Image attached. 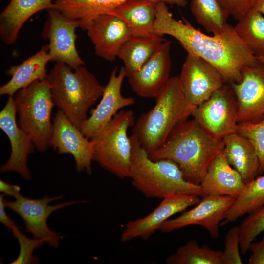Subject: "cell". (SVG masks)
Wrapping results in <instances>:
<instances>
[{
    "instance_id": "obj_31",
    "label": "cell",
    "mask_w": 264,
    "mask_h": 264,
    "mask_svg": "<svg viewBox=\"0 0 264 264\" xmlns=\"http://www.w3.org/2000/svg\"><path fill=\"white\" fill-rule=\"evenodd\" d=\"M248 214L239 226L240 250L243 255L256 238L264 232V205Z\"/></svg>"
},
{
    "instance_id": "obj_30",
    "label": "cell",
    "mask_w": 264,
    "mask_h": 264,
    "mask_svg": "<svg viewBox=\"0 0 264 264\" xmlns=\"http://www.w3.org/2000/svg\"><path fill=\"white\" fill-rule=\"evenodd\" d=\"M222 251L211 249L208 245L199 246L194 240L189 241L169 255L168 264H221Z\"/></svg>"
},
{
    "instance_id": "obj_3",
    "label": "cell",
    "mask_w": 264,
    "mask_h": 264,
    "mask_svg": "<svg viewBox=\"0 0 264 264\" xmlns=\"http://www.w3.org/2000/svg\"><path fill=\"white\" fill-rule=\"evenodd\" d=\"M155 99L154 106L139 117L132 130V134L148 154L159 147L196 108L185 97L178 76L170 77Z\"/></svg>"
},
{
    "instance_id": "obj_24",
    "label": "cell",
    "mask_w": 264,
    "mask_h": 264,
    "mask_svg": "<svg viewBox=\"0 0 264 264\" xmlns=\"http://www.w3.org/2000/svg\"><path fill=\"white\" fill-rule=\"evenodd\" d=\"M223 152L229 164L247 184L258 176L259 161L250 141L236 132L223 138Z\"/></svg>"
},
{
    "instance_id": "obj_23",
    "label": "cell",
    "mask_w": 264,
    "mask_h": 264,
    "mask_svg": "<svg viewBox=\"0 0 264 264\" xmlns=\"http://www.w3.org/2000/svg\"><path fill=\"white\" fill-rule=\"evenodd\" d=\"M48 51V44L44 45L21 64L11 66L6 71L11 78L0 87V95L13 96L20 89L45 79L47 64L51 61Z\"/></svg>"
},
{
    "instance_id": "obj_19",
    "label": "cell",
    "mask_w": 264,
    "mask_h": 264,
    "mask_svg": "<svg viewBox=\"0 0 264 264\" xmlns=\"http://www.w3.org/2000/svg\"><path fill=\"white\" fill-rule=\"evenodd\" d=\"M86 30L94 45L95 54L110 62L116 59L123 44L132 36L127 24L112 13L96 17Z\"/></svg>"
},
{
    "instance_id": "obj_5",
    "label": "cell",
    "mask_w": 264,
    "mask_h": 264,
    "mask_svg": "<svg viewBox=\"0 0 264 264\" xmlns=\"http://www.w3.org/2000/svg\"><path fill=\"white\" fill-rule=\"evenodd\" d=\"M132 144L130 177L132 185L146 197L164 198L174 193L202 196L200 185L188 181L179 166L169 159L153 160L136 138Z\"/></svg>"
},
{
    "instance_id": "obj_26",
    "label": "cell",
    "mask_w": 264,
    "mask_h": 264,
    "mask_svg": "<svg viewBox=\"0 0 264 264\" xmlns=\"http://www.w3.org/2000/svg\"><path fill=\"white\" fill-rule=\"evenodd\" d=\"M163 36H132L122 45L117 57L124 64L126 77L139 70L164 41Z\"/></svg>"
},
{
    "instance_id": "obj_25",
    "label": "cell",
    "mask_w": 264,
    "mask_h": 264,
    "mask_svg": "<svg viewBox=\"0 0 264 264\" xmlns=\"http://www.w3.org/2000/svg\"><path fill=\"white\" fill-rule=\"evenodd\" d=\"M151 0H128L114 9L112 13L122 20L132 36L151 35L154 32L156 3Z\"/></svg>"
},
{
    "instance_id": "obj_9",
    "label": "cell",
    "mask_w": 264,
    "mask_h": 264,
    "mask_svg": "<svg viewBox=\"0 0 264 264\" xmlns=\"http://www.w3.org/2000/svg\"><path fill=\"white\" fill-rule=\"evenodd\" d=\"M62 195L54 197H44L40 199H31L20 193L15 196L14 201L4 199L6 208L17 213L23 220L26 231L33 238L42 240L50 246L57 248L59 241L63 237L59 233L51 230L47 220L52 213L59 209L75 204L77 201H70L54 205L50 203L63 198Z\"/></svg>"
},
{
    "instance_id": "obj_11",
    "label": "cell",
    "mask_w": 264,
    "mask_h": 264,
    "mask_svg": "<svg viewBox=\"0 0 264 264\" xmlns=\"http://www.w3.org/2000/svg\"><path fill=\"white\" fill-rule=\"evenodd\" d=\"M178 78L186 100L196 107L226 83L215 66L201 57L189 53Z\"/></svg>"
},
{
    "instance_id": "obj_18",
    "label": "cell",
    "mask_w": 264,
    "mask_h": 264,
    "mask_svg": "<svg viewBox=\"0 0 264 264\" xmlns=\"http://www.w3.org/2000/svg\"><path fill=\"white\" fill-rule=\"evenodd\" d=\"M171 44L164 40L139 70L127 77L138 96L155 98L170 78Z\"/></svg>"
},
{
    "instance_id": "obj_1",
    "label": "cell",
    "mask_w": 264,
    "mask_h": 264,
    "mask_svg": "<svg viewBox=\"0 0 264 264\" xmlns=\"http://www.w3.org/2000/svg\"><path fill=\"white\" fill-rule=\"evenodd\" d=\"M156 9L154 32L173 37L187 53L210 63L219 70L226 83L240 82L243 68L258 62L232 25L223 33L210 36L195 28L186 19L174 18L165 2H157Z\"/></svg>"
},
{
    "instance_id": "obj_16",
    "label": "cell",
    "mask_w": 264,
    "mask_h": 264,
    "mask_svg": "<svg viewBox=\"0 0 264 264\" xmlns=\"http://www.w3.org/2000/svg\"><path fill=\"white\" fill-rule=\"evenodd\" d=\"M230 85L237 99L238 123L264 118V63L258 60L244 67L241 81Z\"/></svg>"
},
{
    "instance_id": "obj_34",
    "label": "cell",
    "mask_w": 264,
    "mask_h": 264,
    "mask_svg": "<svg viewBox=\"0 0 264 264\" xmlns=\"http://www.w3.org/2000/svg\"><path fill=\"white\" fill-rule=\"evenodd\" d=\"M240 248L239 226H235L229 229L226 234L221 264H242Z\"/></svg>"
},
{
    "instance_id": "obj_7",
    "label": "cell",
    "mask_w": 264,
    "mask_h": 264,
    "mask_svg": "<svg viewBox=\"0 0 264 264\" xmlns=\"http://www.w3.org/2000/svg\"><path fill=\"white\" fill-rule=\"evenodd\" d=\"M134 124L132 110L119 111L90 139L93 148V160L120 178L130 177L132 144L128 131Z\"/></svg>"
},
{
    "instance_id": "obj_2",
    "label": "cell",
    "mask_w": 264,
    "mask_h": 264,
    "mask_svg": "<svg viewBox=\"0 0 264 264\" xmlns=\"http://www.w3.org/2000/svg\"><path fill=\"white\" fill-rule=\"evenodd\" d=\"M224 146L223 139L214 136L193 119L176 126L164 142L148 154L153 160L174 161L188 181L200 185L210 164Z\"/></svg>"
},
{
    "instance_id": "obj_36",
    "label": "cell",
    "mask_w": 264,
    "mask_h": 264,
    "mask_svg": "<svg viewBox=\"0 0 264 264\" xmlns=\"http://www.w3.org/2000/svg\"><path fill=\"white\" fill-rule=\"evenodd\" d=\"M248 250L252 252L249 264H264V234L260 241L250 244Z\"/></svg>"
},
{
    "instance_id": "obj_28",
    "label": "cell",
    "mask_w": 264,
    "mask_h": 264,
    "mask_svg": "<svg viewBox=\"0 0 264 264\" xmlns=\"http://www.w3.org/2000/svg\"><path fill=\"white\" fill-rule=\"evenodd\" d=\"M264 205V175L258 176L244 188L226 213L220 226L235 221Z\"/></svg>"
},
{
    "instance_id": "obj_20",
    "label": "cell",
    "mask_w": 264,
    "mask_h": 264,
    "mask_svg": "<svg viewBox=\"0 0 264 264\" xmlns=\"http://www.w3.org/2000/svg\"><path fill=\"white\" fill-rule=\"evenodd\" d=\"M128 0H55V8L74 21L78 28L86 30L89 23L100 15L109 13ZM167 4L185 7L187 0H151Z\"/></svg>"
},
{
    "instance_id": "obj_39",
    "label": "cell",
    "mask_w": 264,
    "mask_h": 264,
    "mask_svg": "<svg viewBox=\"0 0 264 264\" xmlns=\"http://www.w3.org/2000/svg\"><path fill=\"white\" fill-rule=\"evenodd\" d=\"M254 11H258L264 16V0H261Z\"/></svg>"
},
{
    "instance_id": "obj_8",
    "label": "cell",
    "mask_w": 264,
    "mask_h": 264,
    "mask_svg": "<svg viewBox=\"0 0 264 264\" xmlns=\"http://www.w3.org/2000/svg\"><path fill=\"white\" fill-rule=\"evenodd\" d=\"M192 116L217 138L223 139L236 132L238 125V104L231 85L225 83L197 106Z\"/></svg>"
},
{
    "instance_id": "obj_40",
    "label": "cell",
    "mask_w": 264,
    "mask_h": 264,
    "mask_svg": "<svg viewBox=\"0 0 264 264\" xmlns=\"http://www.w3.org/2000/svg\"><path fill=\"white\" fill-rule=\"evenodd\" d=\"M257 59H258V61L264 63V56L259 57V58H258Z\"/></svg>"
},
{
    "instance_id": "obj_38",
    "label": "cell",
    "mask_w": 264,
    "mask_h": 264,
    "mask_svg": "<svg viewBox=\"0 0 264 264\" xmlns=\"http://www.w3.org/2000/svg\"><path fill=\"white\" fill-rule=\"evenodd\" d=\"M21 187L16 185L8 183L2 179L0 180V191L5 195L13 197L19 194Z\"/></svg>"
},
{
    "instance_id": "obj_32",
    "label": "cell",
    "mask_w": 264,
    "mask_h": 264,
    "mask_svg": "<svg viewBox=\"0 0 264 264\" xmlns=\"http://www.w3.org/2000/svg\"><path fill=\"white\" fill-rule=\"evenodd\" d=\"M236 132L254 146L259 161L258 176L261 175L264 172V118L255 123H238Z\"/></svg>"
},
{
    "instance_id": "obj_12",
    "label": "cell",
    "mask_w": 264,
    "mask_h": 264,
    "mask_svg": "<svg viewBox=\"0 0 264 264\" xmlns=\"http://www.w3.org/2000/svg\"><path fill=\"white\" fill-rule=\"evenodd\" d=\"M47 11L48 18L42 35L49 40L51 61L65 63L73 69L83 66L85 62L76 47L77 23L54 8Z\"/></svg>"
},
{
    "instance_id": "obj_17",
    "label": "cell",
    "mask_w": 264,
    "mask_h": 264,
    "mask_svg": "<svg viewBox=\"0 0 264 264\" xmlns=\"http://www.w3.org/2000/svg\"><path fill=\"white\" fill-rule=\"evenodd\" d=\"M16 115L13 96H9L0 112V128L9 139L11 154L0 170L2 173L16 172L24 179L29 180L31 176L27 166V158L35 146L29 135L19 127Z\"/></svg>"
},
{
    "instance_id": "obj_21",
    "label": "cell",
    "mask_w": 264,
    "mask_h": 264,
    "mask_svg": "<svg viewBox=\"0 0 264 264\" xmlns=\"http://www.w3.org/2000/svg\"><path fill=\"white\" fill-rule=\"evenodd\" d=\"M245 184L240 174L229 164L222 151L210 164L200 185L203 196L227 195L236 199Z\"/></svg>"
},
{
    "instance_id": "obj_10",
    "label": "cell",
    "mask_w": 264,
    "mask_h": 264,
    "mask_svg": "<svg viewBox=\"0 0 264 264\" xmlns=\"http://www.w3.org/2000/svg\"><path fill=\"white\" fill-rule=\"evenodd\" d=\"M235 198L227 195H204L192 209L165 221L158 230L171 232L186 226L197 225L205 228L213 239L220 236V224Z\"/></svg>"
},
{
    "instance_id": "obj_6",
    "label": "cell",
    "mask_w": 264,
    "mask_h": 264,
    "mask_svg": "<svg viewBox=\"0 0 264 264\" xmlns=\"http://www.w3.org/2000/svg\"><path fill=\"white\" fill-rule=\"evenodd\" d=\"M19 127L30 137L40 152L47 150L53 131L51 114L53 106L47 80L37 81L13 96Z\"/></svg>"
},
{
    "instance_id": "obj_37",
    "label": "cell",
    "mask_w": 264,
    "mask_h": 264,
    "mask_svg": "<svg viewBox=\"0 0 264 264\" xmlns=\"http://www.w3.org/2000/svg\"><path fill=\"white\" fill-rule=\"evenodd\" d=\"M4 196L3 194L0 195V222L10 230L11 227L16 223L6 212Z\"/></svg>"
},
{
    "instance_id": "obj_35",
    "label": "cell",
    "mask_w": 264,
    "mask_h": 264,
    "mask_svg": "<svg viewBox=\"0 0 264 264\" xmlns=\"http://www.w3.org/2000/svg\"><path fill=\"white\" fill-rule=\"evenodd\" d=\"M234 19L239 21L254 12L261 0H218Z\"/></svg>"
},
{
    "instance_id": "obj_4",
    "label": "cell",
    "mask_w": 264,
    "mask_h": 264,
    "mask_svg": "<svg viewBox=\"0 0 264 264\" xmlns=\"http://www.w3.org/2000/svg\"><path fill=\"white\" fill-rule=\"evenodd\" d=\"M54 104L80 129L88 118L87 112L102 96L105 86L85 67L73 69L56 62L46 78Z\"/></svg>"
},
{
    "instance_id": "obj_13",
    "label": "cell",
    "mask_w": 264,
    "mask_h": 264,
    "mask_svg": "<svg viewBox=\"0 0 264 264\" xmlns=\"http://www.w3.org/2000/svg\"><path fill=\"white\" fill-rule=\"evenodd\" d=\"M52 123L50 146L59 154H71L74 159L77 171L91 174L93 156L91 140L87 138L80 129L59 110Z\"/></svg>"
},
{
    "instance_id": "obj_29",
    "label": "cell",
    "mask_w": 264,
    "mask_h": 264,
    "mask_svg": "<svg viewBox=\"0 0 264 264\" xmlns=\"http://www.w3.org/2000/svg\"><path fill=\"white\" fill-rule=\"evenodd\" d=\"M234 29L252 54L264 56V16L254 11L238 21Z\"/></svg>"
},
{
    "instance_id": "obj_22",
    "label": "cell",
    "mask_w": 264,
    "mask_h": 264,
    "mask_svg": "<svg viewBox=\"0 0 264 264\" xmlns=\"http://www.w3.org/2000/svg\"><path fill=\"white\" fill-rule=\"evenodd\" d=\"M55 0H11L0 15V39L7 45L14 44L20 30L33 15L54 7Z\"/></svg>"
},
{
    "instance_id": "obj_15",
    "label": "cell",
    "mask_w": 264,
    "mask_h": 264,
    "mask_svg": "<svg viewBox=\"0 0 264 264\" xmlns=\"http://www.w3.org/2000/svg\"><path fill=\"white\" fill-rule=\"evenodd\" d=\"M126 77L123 66L118 73L117 67L111 71L99 103L80 128L88 139H91L97 135L120 109L132 106L135 103L133 97H125L122 94V86Z\"/></svg>"
},
{
    "instance_id": "obj_27",
    "label": "cell",
    "mask_w": 264,
    "mask_h": 264,
    "mask_svg": "<svg viewBox=\"0 0 264 264\" xmlns=\"http://www.w3.org/2000/svg\"><path fill=\"white\" fill-rule=\"evenodd\" d=\"M190 10L196 22L213 35L223 33L230 25L229 14L218 0H192Z\"/></svg>"
},
{
    "instance_id": "obj_33",
    "label": "cell",
    "mask_w": 264,
    "mask_h": 264,
    "mask_svg": "<svg viewBox=\"0 0 264 264\" xmlns=\"http://www.w3.org/2000/svg\"><path fill=\"white\" fill-rule=\"evenodd\" d=\"M17 238L20 246L19 255L11 264H33L38 262V258L33 255L34 250L41 247L44 242L42 240L29 238L21 232L15 224L10 229Z\"/></svg>"
},
{
    "instance_id": "obj_14",
    "label": "cell",
    "mask_w": 264,
    "mask_h": 264,
    "mask_svg": "<svg viewBox=\"0 0 264 264\" xmlns=\"http://www.w3.org/2000/svg\"><path fill=\"white\" fill-rule=\"evenodd\" d=\"M200 200L198 196L182 193H174L164 197L160 204L149 214L129 220L121 233V241L126 242L136 238L148 239L171 216L185 211Z\"/></svg>"
}]
</instances>
